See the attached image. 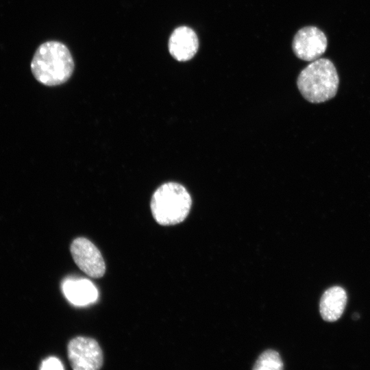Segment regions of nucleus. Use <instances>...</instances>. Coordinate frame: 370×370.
Segmentation results:
<instances>
[{
	"label": "nucleus",
	"mask_w": 370,
	"mask_h": 370,
	"mask_svg": "<svg viewBox=\"0 0 370 370\" xmlns=\"http://www.w3.org/2000/svg\"><path fill=\"white\" fill-rule=\"evenodd\" d=\"M74 62L65 45L58 41H47L36 49L31 70L40 83L57 86L66 82L73 74Z\"/></svg>",
	"instance_id": "f257e3e1"
},
{
	"label": "nucleus",
	"mask_w": 370,
	"mask_h": 370,
	"mask_svg": "<svg viewBox=\"0 0 370 370\" xmlns=\"http://www.w3.org/2000/svg\"><path fill=\"white\" fill-rule=\"evenodd\" d=\"M338 75L334 64L326 58H318L299 73L297 85L308 101L319 103L333 98L338 90Z\"/></svg>",
	"instance_id": "f03ea898"
},
{
	"label": "nucleus",
	"mask_w": 370,
	"mask_h": 370,
	"mask_svg": "<svg viewBox=\"0 0 370 370\" xmlns=\"http://www.w3.org/2000/svg\"><path fill=\"white\" fill-rule=\"evenodd\" d=\"M191 204V197L182 185L167 182L154 192L150 207L158 223L172 225L181 223L186 218Z\"/></svg>",
	"instance_id": "7ed1b4c3"
},
{
	"label": "nucleus",
	"mask_w": 370,
	"mask_h": 370,
	"mask_svg": "<svg viewBox=\"0 0 370 370\" xmlns=\"http://www.w3.org/2000/svg\"><path fill=\"white\" fill-rule=\"evenodd\" d=\"M67 354L73 370H97L102 367V350L92 338L77 336L71 339L68 344Z\"/></svg>",
	"instance_id": "20e7f679"
},
{
	"label": "nucleus",
	"mask_w": 370,
	"mask_h": 370,
	"mask_svg": "<svg viewBox=\"0 0 370 370\" xmlns=\"http://www.w3.org/2000/svg\"><path fill=\"white\" fill-rule=\"evenodd\" d=\"M70 251L77 266L87 275L99 278L106 271V264L98 248L88 239L79 237L73 240Z\"/></svg>",
	"instance_id": "39448f33"
},
{
	"label": "nucleus",
	"mask_w": 370,
	"mask_h": 370,
	"mask_svg": "<svg viewBox=\"0 0 370 370\" xmlns=\"http://www.w3.org/2000/svg\"><path fill=\"white\" fill-rule=\"evenodd\" d=\"M325 34L314 26L300 29L293 40V50L295 56L305 61L318 59L327 49Z\"/></svg>",
	"instance_id": "423d86ee"
},
{
	"label": "nucleus",
	"mask_w": 370,
	"mask_h": 370,
	"mask_svg": "<svg viewBox=\"0 0 370 370\" xmlns=\"http://www.w3.org/2000/svg\"><path fill=\"white\" fill-rule=\"evenodd\" d=\"M169 51L175 60L185 62L190 60L199 47L195 32L187 26H180L174 29L169 40Z\"/></svg>",
	"instance_id": "0eeeda50"
},
{
	"label": "nucleus",
	"mask_w": 370,
	"mask_h": 370,
	"mask_svg": "<svg viewBox=\"0 0 370 370\" xmlns=\"http://www.w3.org/2000/svg\"><path fill=\"white\" fill-rule=\"evenodd\" d=\"M62 288L66 299L75 306L88 305L95 302L98 297L97 288L87 279H66Z\"/></svg>",
	"instance_id": "6e6552de"
},
{
	"label": "nucleus",
	"mask_w": 370,
	"mask_h": 370,
	"mask_svg": "<svg viewBox=\"0 0 370 370\" xmlns=\"http://www.w3.org/2000/svg\"><path fill=\"white\" fill-rule=\"evenodd\" d=\"M347 301L345 289L333 286L323 294L319 304L321 317L326 321H337L343 313Z\"/></svg>",
	"instance_id": "1a4fd4ad"
},
{
	"label": "nucleus",
	"mask_w": 370,
	"mask_h": 370,
	"mask_svg": "<svg viewBox=\"0 0 370 370\" xmlns=\"http://www.w3.org/2000/svg\"><path fill=\"white\" fill-rule=\"evenodd\" d=\"M283 363L279 354L273 350L263 352L256 362L253 369L255 370H280Z\"/></svg>",
	"instance_id": "9d476101"
},
{
	"label": "nucleus",
	"mask_w": 370,
	"mask_h": 370,
	"mask_svg": "<svg viewBox=\"0 0 370 370\" xmlns=\"http://www.w3.org/2000/svg\"><path fill=\"white\" fill-rule=\"evenodd\" d=\"M40 369L42 370H62L64 369V367L58 358L49 357L42 362Z\"/></svg>",
	"instance_id": "9b49d317"
}]
</instances>
